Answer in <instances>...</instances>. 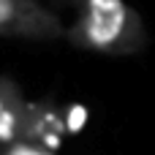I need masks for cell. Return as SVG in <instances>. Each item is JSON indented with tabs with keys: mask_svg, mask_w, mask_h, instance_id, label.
<instances>
[{
	"mask_svg": "<svg viewBox=\"0 0 155 155\" xmlns=\"http://www.w3.org/2000/svg\"><path fill=\"white\" fill-rule=\"evenodd\" d=\"M74 22L65 41L98 54H136L147 44L142 16L125 0H68Z\"/></svg>",
	"mask_w": 155,
	"mask_h": 155,
	"instance_id": "1",
	"label": "cell"
},
{
	"mask_svg": "<svg viewBox=\"0 0 155 155\" xmlns=\"http://www.w3.org/2000/svg\"><path fill=\"white\" fill-rule=\"evenodd\" d=\"M60 16L41 0H0V35L25 41H57L65 38Z\"/></svg>",
	"mask_w": 155,
	"mask_h": 155,
	"instance_id": "2",
	"label": "cell"
},
{
	"mask_svg": "<svg viewBox=\"0 0 155 155\" xmlns=\"http://www.w3.org/2000/svg\"><path fill=\"white\" fill-rule=\"evenodd\" d=\"M33 104L25 101L19 84L8 76H0V144H14L25 139Z\"/></svg>",
	"mask_w": 155,
	"mask_h": 155,
	"instance_id": "3",
	"label": "cell"
},
{
	"mask_svg": "<svg viewBox=\"0 0 155 155\" xmlns=\"http://www.w3.org/2000/svg\"><path fill=\"white\" fill-rule=\"evenodd\" d=\"M65 134V123L63 117L49 109V106H35L30 109V120H27V131H25V142H35V144H44V147H54Z\"/></svg>",
	"mask_w": 155,
	"mask_h": 155,
	"instance_id": "4",
	"label": "cell"
},
{
	"mask_svg": "<svg viewBox=\"0 0 155 155\" xmlns=\"http://www.w3.org/2000/svg\"><path fill=\"white\" fill-rule=\"evenodd\" d=\"M3 155H54V150H49V147H44V144H35V142H14V144H8V150Z\"/></svg>",
	"mask_w": 155,
	"mask_h": 155,
	"instance_id": "5",
	"label": "cell"
}]
</instances>
